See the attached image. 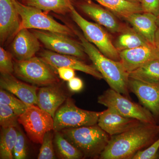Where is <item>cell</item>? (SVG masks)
Wrapping results in <instances>:
<instances>
[{"label": "cell", "mask_w": 159, "mask_h": 159, "mask_svg": "<svg viewBox=\"0 0 159 159\" xmlns=\"http://www.w3.org/2000/svg\"><path fill=\"white\" fill-rule=\"evenodd\" d=\"M18 121L23 125L29 139L35 144H42L45 134L54 130L53 117L34 105L29 106L19 116Z\"/></svg>", "instance_id": "cell-9"}, {"label": "cell", "mask_w": 159, "mask_h": 159, "mask_svg": "<svg viewBox=\"0 0 159 159\" xmlns=\"http://www.w3.org/2000/svg\"><path fill=\"white\" fill-rule=\"evenodd\" d=\"M69 90L74 93H78L82 90L84 87L82 80L80 78L74 77L68 83Z\"/></svg>", "instance_id": "cell-35"}, {"label": "cell", "mask_w": 159, "mask_h": 159, "mask_svg": "<svg viewBox=\"0 0 159 159\" xmlns=\"http://www.w3.org/2000/svg\"><path fill=\"white\" fill-rule=\"evenodd\" d=\"M13 2L20 18L19 30L24 29L43 30L69 36L75 34L73 29L58 23L48 14V11L27 6L18 0Z\"/></svg>", "instance_id": "cell-5"}, {"label": "cell", "mask_w": 159, "mask_h": 159, "mask_svg": "<svg viewBox=\"0 0 159 159\" xmlns=\"http://www.w3.org/2000/svg\"><path fill=\"white\" fill-rule=\"evenodd\" d=\"M113 12L121 19L125 16L138 12H143L140 3L132 2L127 0H93Z\"/></svg>", "instance_id": "cell-22"}, {"label": "cell", "mask_w": 159, "mask_h": 159, "mask_svg": "<svg viewBox=\"0 0 159 159\" xmlns=\"http://www.w3.org/2000/svg\"><path fill=\"white\" fill-rule=\"evenodd\" d=\"M32 32L48 50L81 59L86 56L81 43L72 39L68 35L43 30H34Z\"/></svg>", "instance_id": "cell-10"}, {"label": "cell", "mask_w": 159, "mask_h": 159, "mask_svg": "<svg viewBox=\"0 0 159 159\" xmlns=\"http://www.w3.org/2000/svg\"><path fill=\"white\" fill-rule=\"evenodd\" d=\"M159 149V139L154 142L148 148L140 150L132 157V159H154L158 157Z\"/></svg>", "instance_id": "cell-32"}, {"label": "cell", "mask_w": 159, "mask_h": 159, "mask_svg": "<svg viewBox=\"0 0 159 159\" xmlns=\"http://www.w3.org/2000/svg\"><path fill=\"white\" fill-rule=\"evenodd\" d=\"M70 13L73 20L81 29L86 39L96 46L106 57L116 61H120L119 51L114 45L108 33L101 25L84 18L74 6L71 8Z\"/></svg>", "instance_id": "cell-8"}, {"label": "cell", "mask_w": 159, "mask_h": 159, "mask_svg": "<svg viewBox=\"0 0 159 159\" xmlns=\"http://www.w3.org/2000/svg\"><path fill=\"white\" fill-rule=\"evenodd\" d=\"M157 23L158 27H159V16L157 17Z\"/></svg>", "instance_id": "cell-38"}, {"label": "cell", "mask_w": 159, "mask_h": 159, "mask_svg": "<svg viewBox=\"0 0 159 159\" xmlns=\"http://www.w3.org/2000/svg\"><path fill=\"white\" fill-rule=\"evenodd\" d=\"M73 30L80 40L86 54L110 88L128 98L129 73L124 69L122 62L113 60L103 55L80 32Z\"/></svg>", "instance_id": "cell-2"}, {"label": "cell", "mask_w": 159, "mask_h": 159, "mask_svg": "<svg viewBox=\"0 0 159 159\" xmlns=\"http://www.w3.org/2000/svg\"><path fill=\"white\" fill-rule=\"evenodd\" d=\"M23 4L46 11H52L57 14L70 13L71 0H22Z\"/></svg>", "instance_id": "cell-23"}, {"label": "cell", "mask_w": 159, "mask_h": 159, "mask_svg": "<svg viewBox=\"0 0 159 159\" xmlns=\"http://www.w3.org/2000/svg\"><path fill=\"white\" fill-rule=\"evenodd\" d=\"M17 138V128H2L0 137V159H12L13 149Z\"/></svg>", "instance_id": "cell-26"}, {"label": "cell", "mask_w": 159, "mask_h": 159, "mask_svg": "<svg viewBox=\"0 0 159 159\" xmlns=\"http://www.w3.org/2000/svg\"><path fill=\"white\" fill-rule=\"evenodd\" d=\"M97 101L123 116L137 119L144 123L156 124L153 115L148 109L132 102L128 97L112 89L104 91L98 97Z\"/></svg>", "instance_id": "cell-6"}, {"label": "cell", "mask_w": 159, "mask_h": 159, "mask_svg": "<svg viewBox=\"0 0 159 159\" xmlns=\"http://www.w3.org/2000/svg\"><path fill=\"white\" fill-rule=\"evenodd\" d=\"M68 98L59 83L43 86L38 90L36 105L54 118L56 112Z\"/></svg>", "instance_id": "cell-16"}, {"label": "cell", "mask_w": 159, "mask_h": 159, "mask_svg": "<svg viewBox=\"0 0 159 159\" xmlns=\"http://www.w3.org/2000/svg\"><path fill=\"white\" fill-rule=\"evenodd\" d=\"M40 42L29 29H21L13 38L11 45L12 54L18 61L26 60L34 57L40 48Z\"/></svg>", "instance_id": "cell-18"}, {"label": "cell", "mask_w": 159, "mask_h": 159, "mask_svg": "<svg viewBox=\"0 0 159 159\" xmlns=\"http://www.w3.org/2000/svg\"><path fill=\"white\" fill-rule=\"evenodd\" d=\"M69 142L82 152L86 157H96L108 144L111 138L98 124L61 131Z\"/></svg>", "instance_id": "cell-3"}, {"label": "cell", "mask_w": 159, "mask_h": 159, "mask_svg": "<svg viewBox=\"0 0 159 159\" xmlns=\"http://www.w3.org/2000/svg\"><path fill=\"white\" fill-rule=\"evenodd\" d=\"M80 9L100 25L103 26L113 33H120L125 26L119 20L113 12L92 0H85L79 4Z\"/></svg>", "instance_id": "cell-11"}, {"label": "cell", "mask_w": 159, "mask_h": 159, "mask_svg": "<svg viewBox=\"0 0 159 159\" xmlns=\"http://www.w3.org/2000/svg\"><path fill=\"white\" fill-rule=\"evenodd\" d=\"M154 45L156 48L157 51L159 53V27H158L156 32L155 36L154 43Z\"/></svg>", "instance_id": "cell-36"}, {"label": "cell", "mask_w": 159, "mask_h": 159, "mask_svg": "<svg viewBox=\"0 0 159 159\" xmlns=\"http://www.w3.org/2000/svg\"><path fill=\"white\" fill-rule=\"evenodd\" d=\"M121 19L130 24L134 30L154 45L156 32L158 27L156 16L150 12H138L129 14Z\"/></svg>", "instance_id": "cell-20"}, {"label": "cell", "mask_w": 159, "mask_h": 159, "mask_svg": "<svg viewBox=\"0 0 159 159\" xmlns=\"http://www.w3.org/2000/svg\"><path fill=\"white\" fill-rule=\"evenodd\" d=\"M0 87L29 105L37 104L39 88L20 81L12 74H1Z\"/></svg>", "instance_id": "cell-19"}, {"label": "cell", "mask_w": 159, "mask_h": 159, "mask_svg": "<svg viewBox=\"0 0 159 159\" xmlns=\"http://www.w3.org/2000/svg\"><path fill=\"white\" fill-rule=\"evenodd\" d=\"M137 119L121 116L112 109L101 111L97 124L111 137L122 134L140 123Z\"/></svg>", "instance_id": "cell-17"}, {"label": "cell", "mask_w": 159, "mask_h": 159, "mask_svg": "<svg viewBox=\"0 0 159 159\" xmlns=\"http://www.w3.org/2000/svg\"><path fill=\"white\" fill-rule=\"evenodd\" d=\"M15 77L37 86H45L59 83L56 71L40 57L14 61Z\"/></svg>", "instance_id": "cell-4"}, {"label": "cell", "mask_w": 159, "mask_h": 159, "mask_svg": "<svg viewBox=\"0 0 159 159\" xmlns=\"http://www.w3.org/2000/svg\"><path fill=\"white\" fill-rule=\"evenodd\" d=\"M17 128V138L13 149V158L15 159H25L27 158L25 139L22 132Z\"/></svg>", "instance_id": "cell-31"}, {"label": "cell", "mask_w": 159, "mask_h": 159, "mask_svg": "<svg viewBox=\"0 0 159 159\" xmlns=\"http://www.w3.org/2000/svg\"><path fill=\"white\" fill-rule=\"evenodd\" d=\"M129 89L155 116H159V84L129 78Z\"/></svg>", "instance_id": "cell-14"}, {"label": "cell", "mask_w": 159, "mask_h": 159, "mask_svg": "<svg viewBox=\"0 0 159 159\" xmlns=\"http://www.w3.org/2000/svg\"><path fill=\"white\" fill-rule=\"evenodd\" d=\"M119 56L120 61L128 73L150 61L159 59V52L152 44L120 51Z\"/></svg>", "instance_id": "cell-15"}, {"label": "cell", "mask_w": 159, "mask_h": 159, "mask_svg": "<svg viewBox=\"0 0 159 159\" xmlns=\"http://www.w3.org/2000/svg\"><path fill=\"white\" fill-rule=\"evenodd\" d=\"M51 131L45 135L38 159H54L55 157L54 145V134Z\"/></svg>", "instance_id": "cell-29"}, {"label": "cell", "mask_w": 159, "mask_h": 159, "mask_svg": "<svg viewBox=\"0 0 159 159\" xmlns=\"http://www.w3.org/2000/svg\"><path fill=\"white\" fill-rule=\"evenodd\" d=\"M0 103L9 106L19 116L25 112L30 106L13 94L2 89L0 90Z\"/></svg>", "instance_id": "cell-27"}, {"label": "cell", "mask_w": 159, "mask_h": 159, "mask_svg": "<svg viewBox=\"0 0 159 159\" xmlns=\"http://www.w3.org/2000/svg\"><path fill=\"white\" fill-rule=\"evenodd\" d=\"M127 1H129V2H132L140 3V4H141L142 0H127Z\"/></svg>", "instance_id": "cell-37"}, {"label": "cell", "mask_w": 159, "mask_h": 159, "mask_svg": "<svg viewBox=\"0 0 159 159\" xmlns=\"http://www.w3.org/2000/svg\"><path fill=\"white\" fill-rule=\"evenodd\" d=\"M159 133V125L140 122L122 134L111 137L99 158L132 159L138 152L153 142Z\"/></svg>", "instance_id": "cell-1"}, {"label": "cell", "mask_w": 159, "mask_h": 159, "mask_svg": "<svg viewBox=\"0 0 159 159\" xmlns=\"http://www.w3.org/2000/svg\"><path fill=\"white\" fill-rule=\"evenodd\" d=\"M129 77L143 82L159 84V59L152 60L146 63L129 73Z\"/></svg>", "instance_id": "cell-24"}, {"label": "cell", "mask_w": 159, "mask_h": 159, "mask_svg": "<svg viewBox=\"0 0 159 159\" xmlns=\"http://www.w3.org/2000/svg\"><path fill=\"white\" fill-rule=\"evenodd\" d=\"M20 18L13 0H0V41L4 44L19 31Z\"/></svg>", "instance_id": "cell-13"}, {"label": "cell", "mask_w": 159, "mask_h": 159, "mask_svg": "<svg viewBox=\"0 0 159 159\" xmlns=\"http://www.w3.org/2000/svg\"><path fill=\"white\" fill-rule=\"evenodd\" d=\"M14 61L12 54L0 48V72L1 74H12L14 73Z\"/></svg>", "instance_id": "cell-30"}, {"label": "cell", "mask_w": 159, "mask_h": 159, "mask_svg": "<svg viewBox=\"0 0 159 159\" xmlns=\"http://www.w3.org/2000/svg\"><path fill=\"white\" fill-rule=\"evenodd\" d=\"M119 34L114 43L119 52L151 44L133 28L127 26Z\"/></svg>", "instance_id": "cell-21"}, {"label": "cell", "mask_w": 159, "mask_h": 159, "mask_svg": "<svg viewBox=\"0 0 159 159\" xmlns=\"http://www.w3.org/2000/svg\"><path fill=\"white\" fill-rule=\"evenodd\" d=\"M57 72L61 79L68 81L75 77V70L70 68L62 67L57 69Z\"/></svg>", "instance_id": "cell-34"}, {"label": "cell", "mask_w": 159, "mask_h": 159, "mask_svg": "<svg viewBox=\"0 0 159 159\" xmlns=\"http://www.w3.org/2000/svg\"><path fill=\"white\" fill-rule=\"evenodd\" d=\"M39 55L56 72L58 68L66 67L74 69L75 70L81 71L98 79H103L102 75L94 66L87 64L78 57L58 54L48 50L41 51Z\"/></svg>", "instance_id": "cell-12"}, {"label": "cell", "mask_w": 159, "mask_h": 159, "mask_svg": "<svg viewBox=\"0 0 159 159\" xmlns=\"http://www.w3.org/2000/svg\"><path fill=\"white\" fill-rule=\"evenodd\" d=\"M18 117L9 106L0 103V125L2 128L10 127L17 128Z\"/></svg>", "instance_id": "cell-28"}, {"label": "cell", "mask_w": 159, "mask_h": 159, "mask_svg": "<svg viewBox=\"0 0 159 159\" xmlns=\"http://www.w3.org/2000/svg\"><path fill=\"white\" fill-rule=\"evenodd\" d=\"M101 112L85 110L75 105L70 98H67L55 114L54 131L66 129L96 125Z\"/></svg>", "instance_id": "cell-7"}, {"label": "cell", "mask_w": 159, "mask_h": 159, "mask_svg": "<svg viewBox=\"0 0 159 159\" xmlns=\"http://www.w3.org/2000/svg\"><path fill=\"white\" fill-rule=\"evenodd\" d=\"M142 6L144 12H148L159 16V0H142Z\"/></svg>", "instance_id": "cell-33"}, {"label": "cell", "mask_w": 159, "mask_h": 159, "mask_svg": "<svg viewBox=\"0 0 159 159\" xmlns=\"http://www.w3.org/2000/svg\"><path fill=\"white\" fill-rule=\"evenodd\" d=\"M54 132V149L59 158L79 159L84 157L80 151L65 138L61 132Z\"/></svg>", "instance_id": "cell-25"}]
</instances>
